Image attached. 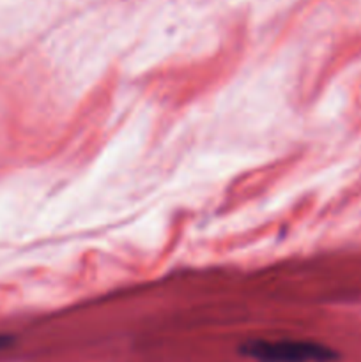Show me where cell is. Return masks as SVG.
Returning a JSON list of instances; mask_svg holds the SVG:
<instances>
[{"instance_id":"1","label":"cell","mask_w":361,"mask_h":362,"mask_svg":"<svg viewBox=\"0 0 361 362\" xmlns=\"http://www.w3.org/2000/svg\"><path fill=\"white\" fill-rule=\"evenodd\" d=\"M239 354L255 362H333L338 357L324 343L310 339H250Z\"/></svg>"},{"instance_id":"2","label":"cell","mask_w":361,"mask_h":362,"mask_svg":"<svg viewBox=\"0 0 361 362\" xmlns=\"http://www.w3.org/2000/svg\"><path fill=\"white\" fill-rule=\"evenodd\" d=\"M13 343H14L13 336L2 334V332H0V352H4V350L11 349V346H13Z\"/></svg>"}]
</instances>
